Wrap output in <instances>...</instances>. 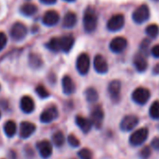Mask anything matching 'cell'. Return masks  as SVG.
Wrapping results in <instances>:
<instances>
[{
  "mask_svg": "<svg viewBox=\"0 0 159 159\" xmlns=\"http://www.w3.org/2000/svg\"><path fill=\"white\" fill-rule=\"evenodd\" d=\"M39 1L42 4H45V5H53V4L56 3L57 0H39Z\"/></svg>",
  "mask_w": 159,
  "mask_h": 159,
  "instance_id": "f35d334b",
  "label": "cell"
},
{
  "mask_svg": "<svg viewBox=\"0 0 159 159\" xmlns=\"http://www.w3.org/2000/svg\"><path fill=\"white\" fill-rule=\"evenodd\" d=\"M151 97L150 91L146 88L143 87H139L137 88L133 94H132V99L135 103L139 104V105H144L148 102L149 98Z\"/></svg>",
  "mask_w": 159,
  "mask_h": 159,
  "instance_id": "8992f818",
  "label": "cell"
},
{
  "mask_svg": "<svg viewBox=\"0 0 159 159\" xmlns=\"http://www.w3.org/2000/svg\"><path fill=\"white\" fill-rule=\"evenodd\" d=\"M146 35L151 39H155L159 35V27L156 25H150L145 29Z\"/></svg>",
  "mask_w": 159,
  "mask_h": 159,
  "instance_id": "4316f807",
  "label": "cell"
},
{
  "mask_svg": "<svg viewBox=\"0 0 159 159\" xmlns=\"http://www.w3.org/2000/svg\"><path fill=\"white\" fill-rule=\"evenodd\" d=\"M20 107L25 113H31L35 110V102L32 98L28 96H25L21 98Z\"/></svg>",
  "mask_w": 159,
  "mask_h": 159,
  "instance_id": "2e32d148",
  "label": "cell"
},
{
  "mask_svg": "<svg viewBox=\"0 0 159 159\" xmlns=\"http://www.w3.org/2000/svg\"><path fill=\"white\" fill-rule=\"evenodd\" d=\"M84 95H85L86 100H87L88 102L94 103V102L98 101V94L97 90H96L95 88H93V87L87 88Z\"/></svg>",
  "mask_w": 159,
  "mask_h": 159,
  "instance_id": "d4e9b609",
  "label": "cell"
},
{
  "mask_svg": "<svg viewBox=\"0 0 159 159\" xmlns=\"http://www.w3.org/2000/svg\"><path fill=\"white\" fill-rule=\"evenodd\" d=\"M46 48L49 49L52 52H57L60 51V43H59V38H52L46 43Z\"/></svg>",
  "mask_w": 159,
  "mask_h": 159,
  "instance_id": "484cf974",
  "label": "cell"
},
{
  "mask_svg": "<svg viewBox=\"0 0 159 159\" xmlns=\"http://www.w3.org/2000/svg\"><path fill=\"white\" fill-rule=\"evenodd\" d=\"M0 117H1V112H0Z\"/></svg>",
  "mask_w": 159,
  "mask_h": 159,
  "instance_id": "7bdbcfd3",
  "label": "cell"
},
{
  "mask_svg": "<svg viewBox=\"0 0 159 159\" xmlns=\"http://www.w3.org/2000/svg\"><path fill=\"white\" fill-rule=\"evenodd\" d=\"M150 154H151V149L149 147H144L140 151V153H139V155L142 159H147L150 156Z\"/></svg>",
  "mask_w": 159,
  "mask_h": 159,
  "instance_id": "d590c367",
  "label": "cell"
},
{
  "mask_svg": "<svg viewBox=\"0 0 159 159\" xmlns=\"http://www.w3.org/2000/svg\"><path fill=\"white\" fill-rule=\"evenodd\" d=\"M125 25V17L122 14L113 15L107 23V28L111 32H117Z\"/></svg>",
  "mask_w": 159,
  "mask_h": 159,
  "instance_id": "52a82bcc",
  "label": "cell"
},
{
  "mask_svg": "<svg viewBox=\"0 0 159 159\" xmlns=\"http://www.w3.org/2000/svg\"><path fill=\"white\" fill-rule=\"evenodd\" d=\"M75 42V39L72 35H66L61 38H59V43H60V51L64 52H68Z\"/></svg>",
  "mask_w": 159,
  "mask_h": 159,
  "instance_id": "9a60e30c",
  "label": "cell"
},
{
  "mask_svg": "<svg viewBox=\"0 0 159 159\" xmlns=\"http://www.w3.org/2000/svg\"><path fill=\"white\" fill-rule=\"evenodd\" d=\"M134 66L139 72H143L146 70L148 63L145 59V56L142 53L139 52L134 57Z\"/></svg>",
  "mask_w": 159,
  "mask_h": 159,
  "instance_id": "ffe728a7",
  "label": "cell"
},
{
  "mask_svg": "<svg viewBox=\"0 0 159 159\" xmlns=\"http://www.w3.org/2000/svg\"><path fill=\"white\" fill-rule=\"evenodd\" d=\"M75 121H76L77 125L81 128V130L84 133H88L91 130L93 125H92L90 120H88V119H86V118H84L83 116H77Z\"/></svg>",
  "mask_w": 159,
  "mask_h": 159,
  "instance_id": "44dd1931",
  "label": "cell"
},
{
  "mask_svg": "<svg viewBox=\"0 0 159 159\" xmlns=\"http://www.w3.org/2000/svg\"><path fill=\"white\" fill-rule=\"evenodd\" d=\"M153 1H159V0H153Z\"/></svg>",
  "mask_w": 159,
  "mask_h": 159,
  "instance_id": "b9f144b4",
  "label": "cell"
},
{
  "mask_svg": "<svg viewBox=\"0 0 159 159\" xmlns=\"http://www.w3.org/2000/svg\"><path fill=\"white\" fill-rule=\"evenodd\" d=\"M37 11H38L37 6L32 3H25L23 6H21V8H20V12L26 17L35 15L37 13Z\"/></svg>",
  "mask_w": 159,
  "mask_h": 159,
  "instance_id": "603a6c76",
  "label": "cell"
},
{
  "mask_svg": "<svg viewBox=\"0 0 159 159\" xmlns=\"http://www.w3.org/2000/svg\"><path fill=\"white\" fill-rule=\"evenodd\" d=\"M36 93H37V95H38L40 98H47L50 96L48 90H47L43 85H39V86H37V88H36Z\"/></svg>",
  "mask_w": 159,
  "mask_h": 159,
  "instance_id": "4dcf8cb0",
  "label": "cell"
},
{
  "mask_svg": "<svg viewBox=\"0 0 159 159\" xmlns=\"http://www.w3.org/2000/svg\"><path fill=\"white\" fill-rule=\"evenodd\" d=\"M67 141H68V144L71 146V147H78L80 145V141L79 139L74 136V135H69L68 138H67Z\"/></svg>",
  "mask_w": 159,
  "mask_h": 159,
  "instance_id": "836d02e7",
  "label": "cell"
},
{
  "mask_svg": "<svg viewBox=\"0 0 159 159\" xmlns=\"http://www.w3.org/2000/svg\"><path fill=\"white\" fill-rule=\"evenodd\" d=\"M149 113L152 119H155V120L159 119V102L158 101H155L152 104V106L150 107Z\"/></svg>",
  "mask_w": 159,
  "mask_h": 159,
  "instance_id": "f546056e",
  "label": "cell"
},
{
  "mask_svg": "<svg viewBox=\"0 0 159 159\" xmlns=\"http://www.w3.org/2000/svg\"><path fill=\"white\" fill-rule=\"evenodd\" d=\"M16 130H17V126H16V124L13 121H8V122L5 123L4 131H5V134L9 138H12L16 134Z\"/></svg>",
  "mask_w": 159,
  "mask_h": 159,
  "instance_id": "cb8c5ba5",
  "label": "cell"
},
{
  "mask_svg": "<svg viewBox=\"0 0 159 159\" xmlns=\"http://www.w3.org/2000/svg\"><path fill=\"white\" fill-rule=\"evenodd\" d=\"M58 117V111L56 107L52 106L42 111L40 114V121L44 124H49L52 121H54Z\"/></svg>",
  "mask_w": 159,
  "mask_h": 159,
  "instance_id": "7c38bea8",
  "label": "cell"
},
{
  "mask_svg": "<svg viewBox=\"0 0 159 159\" xmlns=\"http://www.w3.org/2000/svg\"><path fill=\"white\" fill-rule=\"evenodd\" d=\"M84 28L86 33H92L98 26V15L94 9L87 8L84 14Z\"/></svg>",
  "mask_w": 159,
  "mask_h": 159,
  "instance_id": "6da1fadb",
  "label": "cell"
},
{
  "mask_svg": "<svg viewBox=\"0 0 159 159\" xmlns=\"http://www.w3.org/2000/svg\"><path fill=\"white\" fill-rule=\"evenodd\" d=\"M149 18H150V10L147 5L139 6L134 11L132 14L133 21L138 25H141L145 23L146 21L149 20Z\"/></svg>",
  "mask_w": 159,
  "mask_h": 159,
  "instance_id": "7a4b0ae2",
  "label": "cell"
},
{
  "mask_svg": "<svg viewBox=\"0 0 159 159\" xmlns=\"http://www.w3.org/2000/svg\"><path fill=\"white\" fill-rule=\"evenodd\" d=\"M94 67H95V70L99 74H105L109 70V66H108L106 59L100 54H98L95 56Z\"/></svg>",
  "mask_w": 159,
  "mask_h": 159,
  "instance_id": "4fadbf2b",
  "label": "cell"
},
{
  "mask_svg": "<svg viewBox=\"0 0 159 159\" xmlns=\"http://www.w3.org/2000/svg\"><path fill=\"white\" fill-rule=\"evenodd\" d=\"M64 1H66V2H73V1H75V0H64Z\"/></svg>",
  "mask_w": 159,
  "mask_h": 159,
  "instance_id": "60d3db41",
  "label": "cell"
},
{
  "mask_svg": "<svg viewBox=\"0 0 159 159\" xmlns=\"http://www.w3.org/2000/svg\"><path fill=\"white\" fill-rule=\"evenodd\" d=\"M153 73H154V74H159V64H157V65L153 67Z\"/></svg>",
  "mask_w": 159,
  "mask_h": 159,
  "instance_id": "ab89813d",
  "label": "cell"
},
{
  "mask_svg": "<svg viewBox=\"0 0 159 159\" xmlns=\"http://www.w3.org/2000/svg\"><path fill=\"white\" fill-rule=\"evenodd\" d=\"M77 24V15L74 12L68 11L63 18V26L65 28H72Z\"/></svg>",
  "mask_w": 159,
  "mask_h": 159,
  "instance_id": "7402d4cb",
  "label": "cell"
},
{
  "mask_svg": "<svg viewBox=\"0 0 159 159\" xmlns=\"http://www.w3.org/2000/svg\"><path fill=\"white\" fill-rule=\"evenodd\" d=\"M76 68L81 75H86L90 69V57L87 53H81L76 61Z\"/></svg>",
  "mask_w": 159,
  "mask_h": 159,
  "instance_id": "3957f363",
  "label": "cell"
},
{
  "mask_svg": "<svg viewBox=\"0 0 159 159\" xmlns=\"http://www.w3.org/2000/svg\"><path fill=\"white\" fill-rule=\"evenodd\" d=\"M139 123V119L135 115H127L123 118L120 127L123 131H130L132 130Z\"/></svg>",
  "mask_w": 159,
  "mask_h": 159,
  "instance_id": "5bb4252c",
  "label": "cell"
},
{
  "mask_svg": "<svg viewBox=\"0 0 159 159\" xmlns=\"http://www.w3.org/2000/svg\"><path fill=\"white\" fill-rule=\"evenodd\" d=\"M151 52H152V55L153 57L159 58V44L153 46L152 49V51H151Z\"/></svg>",
  "mask_w": 159,
  "mask_h": 159,
  "instance_id": "8d00e7d4",
  "label": "cell"
},
{
  "mask_svg": "<svg viewBox=\"0 0 159 159\" xmlns=\"http://www.w3.org/2000/svg\"><path fill=\"white\" fill-rule=\"evenodd\" d=\"M121 83L117 80H114V81L111 82L109 86H108V91L110 94L111 98L112 99V101L114 102H118L120 99V94H121Z\"/></svg>",
  "mask_w": 159,
  "mask_h": 159,
  "instance_id": "8fae6325",
  "label": "cell"
},
{
  "mask_svg": "<svg viewBox=\"0 0 159 159\" xmlns=\"http://www.w3.org/2000/svg\"><path fill=\"white\" fill-rule=\"evenodd\" d=\"M60 21V16L55 11H48L42 17V24L46 26H53Z\"/></svg>",
  "mask_w": 159,
  "mask_h": 159,
  "instance_id": "30bf717a",
  "label": "cell"
},
{
  "mask_svg": "<svg viewBox=\"0 0 159 159\" xmlns=\"http://www.w3.org/2000/svg\"><path fill=\"white\" fill-rule=\"evenodd\" d=\"M62 88L66 95H71L75 91V84L68 75H65L62 79Z\"/></svg>",
  "mask_w": 159,
  "mask_h": 159,
  "instance_id": "d6986e66",
  "label": "cell"
},
{
  "mask_svg": "<svg viewBox=\"0 0 159 159\" xmlns=\"http://www.w3.org/2000/svg\"><path fill=\"white\" fill-rule=\"evenodd\" d=\"M148 136H149V131L147 128L145 127L139 128L130 136L129 142L133 146H139L147 139Z\"/></svg>",
  "mask_w": 159,
  "mask_h": 159,
  "instance_id": "5b68a950",
  "label": "cell"
},
{
  "mask_svg": "<svg viewBox=\"0 0 159 159\" xmlns=\"http://www.w3.org/2000/svg\"><path fill=\"white\" fill-rule=\"evenodd\" d=\"M37 148L39 152V154L41 155V157L43 158H48L51 156L52 152V145L49 141L47 140H41L39 142H38L37 144Z\"/></svg>",
  "mask_w": 159,
  "mask_h": 159,
  "instance_id": "ac0fdd59",
  "label": "cell"
},
{
  "mask_svg": "<svg viewBox=\"0 0 159 159\" xmlns=\"http://www.w3.org/2000/svg\"><path fill=\"white\" fill-rule=\"evenodd\" d=\"M150 44H151V40L149 39H145L144 40H142V42L140 44V53H142L144 56H146L148 54Z\"/></svg>",
  "mask_w": 159,
  "mask_h": 159,
  "instance_id": "1f68e13d",
  "label": "cell"
},
{
  "mask_svg": "<svg viewBox=\"0 0 159 159\" xmlns=\"http://www.w3.org/2000/svg\"><path fill=\"white\" fill-rule=\"evenodd\" d=\"M36 130V125L30 122H23L20 125V137L23 139L29 138Z\"/></svg>",
  "mask_w": 159,
  "mask_h": 159,
  "instance_id": "e0dca14e",
  "label": "cell"
},
{
  "mask_svg": "<svg viewBox=\"0 0 159 159\" xmlns=\"http://www.w3.org/2000/svg\"><path fill=\"white\" fill-rule=\"evenodd\" d=\"M52 142L56 147H61L65 142L64 134L61 131H57L52 135Z\"/></svg>",
  "mask_w": 159,
  "mask_h": 159,
  "instance_id": "f1b7e54d",
  "label": "cell"
},
{
  "mask_svg": "<svg viewBox=\"0 0 159 159\" xmlns=\"http://www.w3.org/2000/svg\"><path fill=\"white\" fill-rule=\"evenodd\" d=\"M26 35H27V28L24 24L18 22L11 26V37L14 41H22L23 39H25Z\"/></svg>",
  "mask_w": 159,
  "mask_h": 159,
  "instance_id": "277c9868",
  "label": "cell"
},
{
  "mask_svg": "<svg viewBox=\"0 0 159 159\" xmlns=\"http://www.w3.org/2000/svg\"><path fill=\"white\" fill-rule=\"evenodd\" d=\"M78 154L81 159H92V152L89 149H83L79 152Z\"/></svg>",
  "mask_w": 159,
  "mask_h": 159,
  "instance_id": "d6a6232c",
  "label": "cell"
},
{
  "mask_svg": "<svg viewBox=\"0 0 159 159\" xmlns=\"http://www.w3.org/2000/svg\"><path fill=\"white\" fill-rule=\"evenodd\" d=\"M8 42V38L5 33L0 32V52H1L7 45Z\"/></svg>",
  "mask_w": 159,
  "mask_h": 159,
  "instance_id": "e575fe53",
  "label": "cell"
},
{
  "mask_svg": "<svg viewBox=\"0 0 159 159\" xmlns=\"http://www.w3.org/2000/svg\"><path fill=\"white\" fill-rule=\"evenodd\" d=\"M126 46H127V41L123 37H116L110 43V49L114 53L123 52L125 50Z\"/></svg>",
  "mask_w": 159,
  "mask_h": 159,
  "instance_id": "ba28073f",
  "label": "cell"
},
{
  "mask_svg": "<svg viewBox=\"0 0 159 159\" xmlns=\"http://www.w3.org/2000/svg\"><path fill=\"white\" fill-rule=\"evenodd\" d=\"M29 65L34 68H39L42 66V60L38 54L31 53L29 55Z\"/></svg>",
  "mask_w": 159,
  "mask_h": 159,
  "instance_id": "83f0119b",
  "label": "cell"
},
{
  "mask_svg": "<svg viewBox=\"0 0 159 159\" xmlns=\"http://www.w3.org/2000/svg\"><path fill=\"white\" fill-rule=\"evenodd\" d=\"M104 119V111L100 106H97L93 109L91 112V123L97 128H100Z\"/></svg>",
  "mask_w": 159,
  "mask_h": 159,
  "instance_id": "9c48e42d",
  "label": "cell"
},
{
  "mask_svg": "<svg viewBox=\"0 0 159 159\" xmlns=\"http://www.w3.org/2000/svg\"><path fill=\"white\" fill-rule=\"evenodd\" d=\"M151 146L154 149L159 151V138H154L152 142H151Z\"/></svg>",
  "mask_w": 159,
  "mask_h": 159,
  "instance_id": "74e56055",
  "label": "cell"
}]
</instances>
